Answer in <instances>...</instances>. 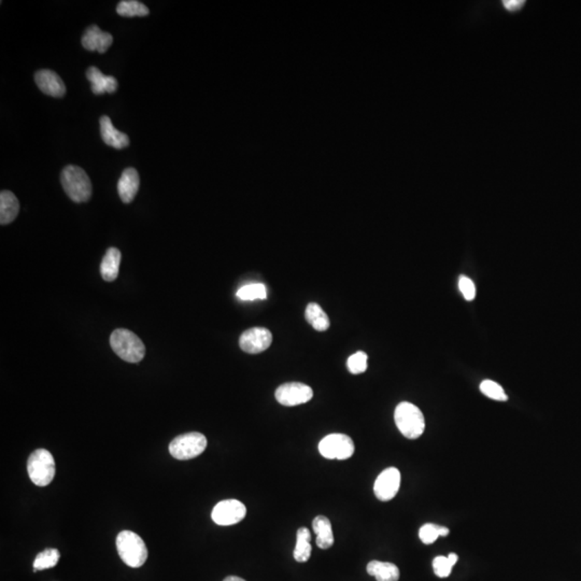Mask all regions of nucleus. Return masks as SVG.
<instances>
[{
	"mask_svg": "<svg viewBox=\"0 0 581 581\" xmlns=\"http://www.w3.org/2000/svg\"><path fill=\"white\" fill-rule=\"evenodd\" d=\"M116 549L122 561L134 569L142 567L148 559V548L138 534L122 531L116 537Z\"/></svg>",
	"mask_w": 581,
	"mask_h": 581,
	"instance_id": "f257e3e1",
	"label": "nucleus"
},
{
	"mask_svg": "<svg viewBox=\"0 0 581 581\" xmlns=\"http://www.w3.org/2000/svg\"><path fill=\"white\" fill-rule=\"evenodd\" d=\"M110 346L118 357L128 363H139L145 357L142 340L131 330L118 328L110 336Z\"/></svg>",
	"mask_w": 581,
	"mask_h": 581,
	"instance_id": "f03ea898",
	"label": "nucleus"
},
{
	"mask_svg": "<svg viewBox=\"0 0 581 581\" xmlns=\"http://www.w3.org/2000/svg\"><path fill=\"white\" fill-rule=\"evenodd\" d=\"M394 420L399 431L408 439H419L425 430V420L421 410L408 401L397 405Z\"/></svg>",
	"mask_w": 581,
	"mask_h": 581,
	"instance_id": "7ed1b4c3",
	"label": "nucleus"
},
{
	"mask_svg": "<svg viewBox=\"0 0 581 581\" xmlns=\"http://www.w3.org/2000/svg\"><path fill=\"white\" fill-rule=\"evenodd\" d=\"M61 181L65 193L74 202H85L91 198V180L82 168L67 166L63 169Z\"/></svg>",
	"mask_w": 581,
	"mask_h": 581,
	"instance_id": "20e7f679",
	"label": "nucleus"
},
{
	"mask_svg": "<svg viewBox=\"0 0 581 581\" xmlns=\"http://www.w3.org/2000/svg\"><path fill=\"white\" fill-rule=\"evenodd\" d=\"M30 480L38 487H47L55 476V461L52 454L45 449H37L28 461Z\"/></svg>",
	"mask_w": 581,
	"mask_h": 581,
	"instance_id": "39448f33",
	"label": "nucleus"
},
{
	"mask_svg": "<svg viewBox=\"0 0 581 581\" xmlns=\"http://www.w3.org/2000/svg\"><path fill=\"white\" fill-rule=\"evenodd\" d=\"M207 439L202 433H192L179 435L169 445V452L177 460L187 461L198 458L206 450Z\"/></svg>",
	"mask_w": 581,
	"mask_h": 581,
	"instance_id": "423d86ee",
	"label": "nucleus"
},
{
	"mask_svg": "<svg viewBox=\"0 0 581 581\" xmlns=\"http://www.w3.org/2000/svg\"><path fill=\"white\" fill-rule=\"evenodd\" d=\"M319 451L328 460H348L355 454V443L345 434H330L320 441Z\"/></svg>",
	"mask_w": 581,
	"mask_h": 581,
	"instance_id": "0eeeda50",
	"label": "nucleus"
},
{
	"mask_svg": "<svg viewBox=\"0 0 581 581\" xmlns=\"http://www.w3.org/2000/svg\"><path fill=\"white\" fill-rule=\"evenodd\" d=\"M277 401L284 406L292 407L308 403L313 397V391L307 384L288 382L281 384L276 390Z\"/></svg>",
	"mask_w": 581,
	"mask_h": 581,
	"instance_id": "6e6552de",
	"label": "nucleus"
},
{
	"mask_svg": "<svg viewBox=\"0 0 581 581\" xmlns=\"http://www.w3.org/2000/svg\"><path fill=\"white\" fill-rule=\"evenodd\" d=\"M246 515V506L237 500H225L218 503L211 512V518L218 525H234L242 522Z\"/></svg>",
	"mask_w": 581,
	"mask_h": 581,
	"instance_id": "1a4fd4ad",
	"label": "nucleus"
},
{
	"mask_svg": "<svg viewBox=\"0 0 581 581\" xmlns=\"http://www.w3.org/2000/svg\"><path fill=\"white\" fill-rule=\"evenodd\" d=\"M273 343V334L265 328H253L244 330L239 338V346L250 355L264 352Z\"/></svg>",
	"mask_w": 581,
	"mask_h": 581,
	"instance_id": "9d476101",
	"label": "nucleus"
},
{
	"mask_svg": "<svg viewBox=\"0 0 581 581\" xmlns=\"http://www.w3.org/2000/svg\"><path fill=\"white\" fill-rule=\"evenodd\" d=\"M399 487L401 473L397 468L389 467L384 469L374 481V495L381 502H388L397 496Z\"/></svg>",
	"mask_w": 581,
	"mask_h": 581,
	"instance_id": "9b49d317",
	"label": "nucleus"
},
{
	"mask_svg": "<svg viewBox=\"0 0 581 581\" xmlns=\"http://www.w3.org/2000/svg\"><path fill=\"white\" fill-rule=\"evenodd\" d=\"M35 81L40 91L49 96L59 98L66 94V87L62 78L52 70H42L36 72Z\"/></svg>",
	"mask_w": 581,
	"mask_h": 581,
	"instance_id": "f8f14e48",
	"label": "nucleus"
},
{
	"mask_svg": "<svg viewBox=\"0 0 581 581\" xmlns=\"http://www.w3.org/2000/svg\"><path fill=\"white\" fill-rule=\"evenodd\" d=\"M82 45L89 51L106 53L114 42V37L109 32H103L97 25H92L84 32Z\"/></svg>",
	"mask_w": 581,
	"mask_h": 581,
	"instance_id": "ddd939ff",
	"label": "nucleus"
},
{
	"mask_svg": "<svg viewBox=\"0 0 581 581\" xmlns=\"http://www.w3.org/2000/svg\"><path fill=\"white\" fill-rule=\"evenodd\" d=\"M140 185V178L135 168H126L122 173L118 182V192L124 204H129L135 200Z\"/></svg>",
	"mask_w": 581,
	"mask_h": 581,
	"instance_id": "4468645a",
	"label": "nucleus"
},
{
	"mask_svg": "<svg viewBox=\"0 0 581 581\" xmlns=\"http://www.w3.org/2000/svg\"><path fill=\"white\" fill-rule=\"evenodd\" d=\"M101 135L107 145L118 150L125 149L129 145L128 136L118 131L111 122L110 118L107 116L101 118Z\"/></svg>",
	"mask_w": 581,
	"mask_h": 581,
	"instance_id": "2eb2a0df",
	"label": "nucleus"
},
{
	"mask_svg": "<svg viewBox=\"0 0 581 581\" xmlns=\"http://www.w3.org/2000/svg\"><path fill=\"white\" fill-rule=\"evenodd\" d=\"M87 78L92 84V91L95 95L114 93L118 89V80L114 76H105L97 67H89Z\"/></svg>",
	"mask_w": 581,
	"mask_h": 581,
	"instance_id": "dca6fc26",
	"label": "nucleus"
},
{
	"mask_svg": "<svg viewBox=\"0 0 581 581\" xmlns=\"http://www.w3.org/2000/svg\"><path fill=\"white\" fill-rule=\"evenodd\" d=\"M20 212V202L10 191L0 193V223L7 225L14 221Z\"/></svg>",
	"mask_w": 581,
	"mask_h": 581,
	"instance_id": "f3484780",
	"label": "nucleus"
},
{
	"mask_svg": "<svg viewBox=\"0 0 581 581\" xmlns=\"http://www.w3.org/2000/svg\"><path fill=\"white\" fill-rule=\"evenodd\" d=\"M313 529L317 534V545L321 549H328L334 545L332 525L326 516H318L313 521Z\"/></svg>",
	"mask_w": 581,
	"mask_h": 581,
	"instance_id": "a211bd4d",
	"label": "nucleus"
},
{
	"mask_svg": "<svg viewBox=\"0 0 581 581\" xmlns=\"http://www.w3.org/2000/svg\"><path fill=\"white\" fill-rule=\"evenodd\" d=\"M121 257V252L116 248L107 250L101 265V277L105 281L112 282L118 278Z\"/></svg>",
	"mask_w": 581,
	"mask_h": 581,
	"instance_id": "6ab92c4d",
	"label": "nucleus"
},
{
	"mask_svg": "<svg viewBox=\"0 0 581 581\" xmlns=\"http://www.w3.org/2000/svg\"><path fill=\"white\" fill-rule=\"evenodd\" d=\"M367 573L377 581H399L401 573L399 567L389 562L372 561L367 565Z\"/></svg>",
	"mask_w": 581,
	"mask_h": 581,
	"instance_id": "aec40b11",
	"label": "nucleus"
},
{
	"mask_svg": "<svg viewBox=\"0 0 581 581\" xmlns=\"http://www.w3.org/2000/svg\"><path fill=\"white\" fill-rule=\"evenodd\" d=\"M297 540H296L295 549H294V559L299 563L308 561L310 559L311 550V534L307 527H301L298 529Z\"/></svg>",
	"mask_w": 581,
	"mask_h": 581,
	"instance_id": "412c9836",
	"label": "nucleus"
},
{
	"mask_svg": "<svg viewBox=\"0 0 581 581\" xmlns=\"http://www.w3.org/2000/svg\"><path fill=\"white\" fill-rule=\"evenodd\" d=\"M306 320L318 332H324L330 328V319L318 304L310 303L306 308Z\"/></svg>",
	"mask_w": 581,
	"mask_h": 581,
	"instance_id": "4be33fe9",
	"label": "nucleus"
},
{
	"mask_svg": "<svg viewBox=\"0 0 581 581\" xmlns=\"http://www.w3.org/2000/svg\"><path fill=\"white\" fill-rule=\"evenodd\" d=\"M116 12L121 17L133 18V17H147L150 13V10L145 3L137 0H123L118 3Z\"/></svg>",
	"mask_w": 581,
	"mask_h": 581,
	"instance_id": "5701e85b",
	"label": "nucleus"
},
{
	"mask_svg": "<svg viewBox=\"0 0 581 581\" xmlns=\"http://www.w3.org/2000/svg\"><path fill=\"white\" fill-rule=\"evenodd\" d=\"M59 558H61V553L57 549L50 548V549L40 552L34 561V571L36 573L37 571H43V569H52V567H56Z\"/></svg>",
	"mask_w": 581,
	"mask_h": 581,
	"instance_id": "b1692460",
	"label": "nucleus"
},
{
	"mask_svg": "<svg viewBox=\"0 0 581 581\" xmlns=\"http://www.w3.org/2000/svg\"><path fill=\"white\" fill-rule=\"evenodd\" d=\"M267 296L266 286L262 284H248L239 288L237 297L242 301H255L265 299Z\"/></svg>",
	"mask_w": 581,
	"mask_h": 581,
	"instance_id": "393cba45",
	"label": "nucleus"
},
{
	"mask_svg": "<svg viewBox=\"0 0 581 581\" xmlns=\"http://www.w3.org/2000/svg\"><path fill=\"white\" fill-rule=\"evenodd\" d=\"M480 391L485 397L494 399V401H506L508 399L507 394H506L504 389L500 387V384L492 381V380H485V381L481 382Z\"/></svg>",
	"mask_w": 581,
	"mask_h": 581,
	"instance_id": "a878e982",
	"label": "nucleus"
},
{
	"mask_svg": "<svg viewBox=\"0 0 581 581\" xmlns=\"http://www.w3.org/2000/svg\"><path fill=\"white\" fill-rule=\"evenodd\" d=\"M367 359L368 357L363 351L355 353L348 359V370L353 374H363L367 370Z\"/></svg>",
	"mask_w": 581,
	"mask_h": 581,
	"instance_id": "bb28decb",
	"label": "nucleus"
},
{
	"mask_svg": "<svg viewBox=\"0 0 581 581\" xmlns=\"http://www.w3.org/2000/svg\"><path fill=\"white\" fill-rule=\"evenodd\" d=\"M454 567V564L451 562V560L448 557H443V556L436 557L433 561L434 573L439 578H446V577H448L451 574L452 567Z\"/></svg>",
	"mask_w": 581,
	"mask_h": 581,
	"instance_id": "cd10ccee",
	"label": "nucleus"
},
{
	"mask_svg": "<svg viewBox=\"0 0 581 581\" xmlns=\"http://www.w3.org/2000/svg\"><path fill=\"white\" fill-rule=\"evenodd\" d=\"M439 527L441 525L426 523L419 531V537L423 544L431 545L436 542V540L441 537L439 534Z\"/></svg>",
	"mask_w": 581,
	"mask_h": 581,
	"instance_id": "c85d7f7f",
	"label": "nucleus"
},
{
	"mask_svg": "<svg viewBox=\"0 0 581 581\" xmlns=\"http://www.w3.org/2000/svg\"><path fill=\"white\" fill-rule=\"evenodd\" d=\"M458 288L466 301H474L476 297V286L472 279L466 276H461L458 280Z\"/></svg>",
	"mask_w": 581,
	"mask_h": 581,
	"instance_id": "c756f323",
	"label": "nucleus"
},
{
	"mask_svg": "<svg viewBox=\"0 0 581 581\" xmlns=\"http://www.w3.org/2000/svg\"><path fill=\"white\" fill-rule=\"evenodd\" d=\"M503 5L510 12H516L525 5V1H523V0H505V1H503Z\"/></svg>",
	"mask_w": 581,
	"mask_h": 581,
	"instance_id": "7c9ffc66",
	"label": "nucleus"
},
{
	"mask_svg": "<svg viewBox=\"0 0 581 581\" xmlns=\"http://www.w3.org/2000/svg\"><path fill=\"white\" fill-rule=\"evenodd\" d=\"M223 581H246L244 579L240 578V577L237 576H229L224 579Z\"/></svg>",
	"mask_w": 581,
	"mask_h": 581,
	"instance_id": "2f4dec72",
	"label": "nucleus"
}]
</instances>
